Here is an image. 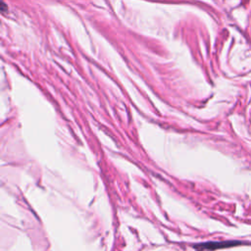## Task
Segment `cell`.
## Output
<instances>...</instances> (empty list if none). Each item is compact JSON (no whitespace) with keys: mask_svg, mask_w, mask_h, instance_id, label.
Instances as JSON below:
<instances>
[{"mask_svg":"<svg viewBox=\"0 0 251 251\" xmlns=\"http://www.w3.org/2000/svg\"><path fill=\"white\" fill-rule=\"evenodd\" d=\"M233 243L237 242H232V241H217V242H206V243H201L195 245V248L197 250H215L223 247H226L229 245H232Z\"/></svg>","mask_w":251,"mask_h":251,"instance_id":"1","label":"cell"}]
</instances>
